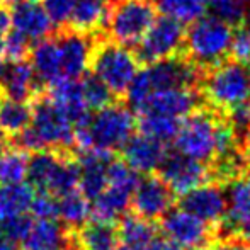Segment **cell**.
<instances>
[{"instance_id": "obj_1", "label": "cell", "mask_w": 250, "mask_h": 250, "mask_svg": "<svg viewBox=\"0 0 250 250\" xmlns=\"http://www.w3.org/2000/svg\"><path fill=\"white\" fill-rule=\"evenodd\" d=\"M135 116L128 107L107 104L97 109L94 116L75 125V143L80 150L99 148L104 151L119 150L126 145L135 131Z\"/></svg>"}, {"instance_id": "obj_2", "label": "cell", "mask_w": 250, "mask_h": 250, "mask_svg": "<svg viewBox=\"0 0 250 250\" xmlns=\"http://www.w3.org/2000/svg\"><path fill=\"white\" fill-rule=\"evenodd\" d=\"M19 135L24 150L41 151L56 146H70L75 142V125L51 97H43L34 104L29 126Z\"/></svg>"}, {"instance_id": "obj_3", "label": "cell", "mask_w": 250, "mask_h": 250, "mask_svg": "<svg viewBox=\"0 0 250 250\" xmlns=\"http://www.w3.org/2000/svg\"><path fill=\"white\" fill-rule=\"evenodd\" d=\"M199 80V70L196 63L189 60L172 56L167 60L148 63L145 70L136 73L135 80L129 85L128 102L133 109L145 99L148 94L162 89L174 87H194Z\"/></svg>"}, {"instance_id": "obj_4", "label": "cell", "mask_w": 250, "mask_h": 250, "mask_svg": "<svg viewBox=\"0 0 250 250\" xmlns=\"http://www.w3.org/2000/svg\"><path fill=\"white\" fill-rule=\"evenodd\" d=\"M233 29L231 24L220 19L218 16H201L191 22V27L186 31L188 53L196 65L214 66L223 62L230 53Z\"/></svg>"}, {"instance_id": "obj_5", "label": "cell", "mask_w": 250, "mask_h": 250, "mask_svg": "<svg viewBox=\"0 0 250 250\" xmlns=\"http://www.w3.org/2000/svg\"><path fill=\"white\" fill-rule=\"evenodd\" d=\"M204 99L218 109L250 102V66L244 62H220L203 80Z\"/></svg>"}, {"instance_id": "obj_6", "label": "cell", "mask_w": 250, "mask_h": 250, "mask_svg": "<svg viewBox=\"0 0 250 250\" xmlns=\"http://www.w3.org/2000/svg\"><path fill=\"white\" fill-rule=\"evenodd\" d=\"M157 19V3L153 0H114L107 10L105 27L112 41L133 46L142 41Z\"/></svg>"}, {"instance_id": "obj_7", "label": "cell", "mask_w": 250, "mask_h": 250, "mask_svg": "<svg viewBox=\"0 0 250 250\" xmlns=\"http://www.w3.org/2000/svg\"><path fill=\"white\" fill-rule=\"evenodd\" d=\"M90 65H92L94 77H97L111 90L112 96L114 94L121 96L128 92L136 73L140 72V60L136 53L116 41L102 43L101 46L94 48Z\"/></svg>"}, {"instance_id": "obj_8", "label": "cell", "mask_w": 250, "mask_h": 250, "mask_svg": "<svg viewBox=\"0 0 250 250\" xmlns=\"http://www.w3.org/2000/svg\"><path fill=\"white\" fill-rule=\"evenodd\" d=\"M136 186V170H133L126 162L111 160L107 165V186L97 198H94L92 216L97 221L112 223L126 211Z\"/></svg>"}, {"instance_id": "obj_9", "label": "cell", "mask_w": 250, "mask_h": 250, "mask_svg": "<svg viewBox=\"0 0 250 250\" xmlns=\"http://www.w3.org/2000/svg\"><path fill=\"white\" fill-rule=\"evenodd\" d=\"M27 177L40 191L51 192L58 198L79 188L80 165L51 151L41 150L29 158Z\"/></svg>"}, {"instance_id": "obj_10", "label": "cell", "mask_w": 250, "mask_h": 250, "mask_svg": "<svg viewBox=\"0 0 250 250\" xmlns=\"http://www.w3.org/2000/svg\"><path fill=\"white\" fill-rule=\"evenodd\" d=\"M220 119L208 111H192L179 126L175 148L186 157L208 162L216 157V135Z\"/></svg>"}, {"instance_id": "obj_11", "label": "cell", "mask_w": 250, "mask_h": 250, "mask_svg": "<svg viewBox=\"0 0 250 250\" xmlns=\"http://www.w3.org/2000/svg\"><path fill=\"white\" fill-rule=\"evenodd\" d=\"M186 43L184 24L174 17L164 16L155 19L146 34L138 43L136 56L143 63H155L177 56Z\"/></svg>"}, {"instance_id": "obj_12", "label": "cell", "mask_w": 250, "mask_h": 250, "mask_svg": "<svg viewBox=\"0 0 250 250\" xmlns=\"http://www.w3.org/2000/svg\"><path fill=\"white\" fill-rule=\"evenodd\" d=\"M162 230L182 250H203L211 242V230L206 221L184 208L167 211L162 220Z\"/></svg>"}, {"instance_id": "obj_13", "label": "cell", "mask_w": 250, "mask_h": 250, "mask_svg": "<svg viewBox=\"0 0 250 250\" xmlns=\"http://www.w3.org/2000/svg\"><path fill=\"white\" fill-rule=\"evenodd\" d=\"M160 179L172 189V192L184 196L211 177V172L201 160L186 157L182 153L167 155L160 165Z\"/></svg>"}, {"instance_id": "obj_14", "label": "cell", "mask_w": 250, "mask_h": 250, "mask_svg": "<svg viewBox=\"0 0 250 250\" xmlns=\"http://www.w3.org/2000/svg\"><path fill=\"white\" fill-rule=\"evenodd\" d=\"M199 97L192 87H174V89H162L148 94L135 111L138 112H160L172 118L182 119L189 116L198 107Z\"/></svg>"}, {"instance_id": "obj_15", "label": "cell", "mask_w": 250, "mask_h": 250, "mask_svg": "<svg viewBox=\"0 0 250 250\" xmlns=\"http://www.w3.org/2000/svg\"><path fill=\"white\" fill-rule=\"evenodd\" d=\"M60 55H62L63 75L66 79H80L85 75L94 55V41L87 33L73 31L58 38Z\"/></svg>"}, {"instance_id": "obj_16", "label": "cell", "mask_w": 250, "mask_h": 250, "mask_svg": "<svg viewBox=\"0 0 250 250\" xmlns=\"http://www.w3.org/2000/svg\"><path fill=\"white\" fill-rule=\"evenodd\" d=\"M133 209L138 216L157 220L164 216L172 206V189L158 177H146L138 181L133 192Z\"/></svg>"}, {"instance_id": "obj_17", "label": "cell", "mask_w": 250, "mask_h": 250, "mask_svg": "<svg viewBox=\"0 0 250 250\" xmlns=\"http://www.w3.org/2000/svg\"><path fill=\"white\" fill-rule=\"evenodd\" d=\"M182 208L196 214L206 223H218L227 214V194L216 184H201L186 192L181 201Z\"/></svg>"}, {"instance_id": "obj_18", "label": "cell", "mask_w": 250, "mask_h": 250, "mask_svg": "<svg viewBox=\"0 0 250 250\" xmlns=\"http://www.w3.org/2000/svg\"><path fill=\"white\" fill-rule=\"evenodd\" d=\"M10 22L14 29L24 34L31 43L46 40L55 26L44 5H40L36 0H22L21 3L14 5Z\"/></svg>"}, {"instance_id": "obj_19", "label": "cell", "mask_w": 250, "mask_h": 250, "mask_svg": "<svg viewBox=\"0 0 250 250\" xmlns=\"http://www.w3.org/2000/svg\"><path fill=\"white\" fill-rule=\"evenodd\" d=\"M123 157L133 170L150 174L160 168L162 162L167 157V148L164 142L142 133L138 136H131L126 142L123 146Z\"/></svg>"}, {"instance_id": "obj_20", "label": "cell", "mask_w": 250, "mask_h": 250, "mask_svg": "<svg viewBox=\"0 0 250 250\" xmlns=\"http://www.w3.org/2000/svg\"><path fill=\"white\" fill-rule=\"evenodd\" d=\"M19 245L21 250H70V238L55 218H36L29 221Z\"/></svg>"}, {"instance_id": "obj_21", "label": "cell", "mask_w": 250, "mask_h": 250, "mask_svg": "<svg viewBox=\"0 0 250 250\" xmlns=\"http://www.w3.org/2000/svg\"><path fill=\"white\" fill-rule=\"evenodd\" d=\"M111 160V151L99 148L82 150L79 188L89 199L97 198L107 186V165Z\"/></svg>"}, {"instance_id": "obj_22", "label": "cell", "mask_w": 250, "mask_h": 250, "mask_svg": "<svg viewBox=\"0 0 250 250\" xmlns=\"http://www.w3.org/2000/svg\"><path fill=\"white\" fill-rule=\"evenodd\" d=\"M31 65L36 73L38 82L51 83L58 82L63 79V65L62 55H60V46L56 40H41L36 43V46L31 51Z\"/></svg>"}, {"instance_id": "obj_23", "label": "cell", "mask_w": 250, "mask_h": 250, "mask_svg": "<svg viewBox=\"0 0 250 250\" xmlns=\"http://www.w3.org/2000/svg\"><path fill=\"white\" fill-rule=\"evenodd\" d=\"M51 99L56 105L66 112L73 125L85 119L89 116V107L83 101L82 85L79 79H60L58 82L51 83Z\"/></svg>"}, {"instance_id": "obj_24", "label": "cell", "mask_w": 250, "mask_h": 250, "mask_svg": "<svg viewBox=\"0 0 250 250\" xmlns=\"http://www.w3.org/2000/svg\"><path fill=\"white\" fill-rule=\"evenodd\" d=\"M38 83L36 73L33 70V65L24 60L10 62V65L5 66L2 79V89L7 94V97L12 99L26 101L34 92V87Z\"/></svg>"}, {"instance_id": "obj_25", "label": "cell", "mask_w": 250, "mask_h": 250, "mask_svg": "<svg viewBox=\"0 0 250 250\" xmlns=\"http://www.w3.org/2000/svg\"><path fill=\"white\" fill-rule=\"evenodd\" d=\"M105 17H107L105 0H77L68 24L75 31L90 33L105 22Z\"/></svg>"}, {"instance_id": "obj_26", "label": "cell", "mask_w": 250, "mask_h": 250, "mask_svg": "<svg viewBox=\"0 0 250 250\" xmlns=\"http://www.w3.org/2000/svg\"><path fill=\"white\" fill-rule=\"evenodd\" d=\"M92 214L90 199L79 189L58 196V216L68 227H83Z\"/></svg>"}, {"instance_id": "obj_27", "label": "cell", "mask_w": 250, "mask_h": 250, "mask_svg": "<svg viewBox=\"0 0 250 250\" xmlns=\"http://www.w3.org/2000/svg\"><path fill=\"white\" fill-rule=\"evenodd\" d=\"M118 240V231L114 227L97 220L90 225H83L79 233V245L82 250H116Z\"/></svg>"}, {"instance_id": "obj_28", "label": "cell", "mask_w": 250, "mask_h": 250, "mask_svg": "<svg viewBox=\"0 0 250 250\" xmlns=\"http://www.w3.org/2000/svg\"><path fill=\"white\" fill-rule=\"evenodd\" d=\"M33 107L26 104V101L7 99L0 101V128L10 135H19L29 126Z\"/></svg>"}, {"instance_id": "obj_29", "label": "cell", "mask_w": 250, "mask_h": 250, "mask_svg": "<svg viewBox=\"0 0 250 250\" xmlns=\"http://www.w3.org/2000/svg\"><path fill=\"white\" fill-rule=\"evenodd\" d=\"M155 237V228L151 227L150 220L138 214H128L121 218L119 223L118 238L125 245H135V247H146L150 240Z\"/></svg>"}, {"instance_id": "obj_30", "label": "cell", "mask_w": 250, "mask_h": 250, "mask_svg": "<svg viewBox=\"0 0 250 250\" xmlns=\"http://www.w3.org/2000/svg\"><path fill=\"white\" fill-rule=\"evenodd\" d=\"M140 129L143 135H148L160 142L174 140L181 126V119L172 118L160 112H140Z\"/></svg>"}, {"instance_id": "obj_31", "label": "cell", "mask_w": 250, "mask_h": 250, "mask_svg": "<svg viewBox=\"0 0 250 250\" xmlns=\"http://www.w3.org/2000/svg\"><path fill=\"white\" fill-rule=\"evenodd\" d=\"M29 158L22 150H3L0 153V184L3 188L24 182L27 177Z\"/></svg>"}, {"instance_id": "obj_32", "label": "cell", "mask_w": 250, "mask_h": 250, "mask_svg": "<svg viewBox=\"0 0 250 250\" xmlns=\"http://www.w3.org/2000/svg\"><path fill=\"white\" fill-rule=\"evenodd\" d=\"M34 196H36L34 189L24 182L3 189L0 192V204H2L7 220L14 216H22L27 211H31Z\"/></svg>"}, {"instance_id": "obj_33", "label": "cell", "mask_w": 250, "mask_h": 250, "mask_svg": "<svg viewBox=\"0 0 250 250\" xmlns=\"http://www.w3.org/2000/svg\"><path fill=\"white\" fill-rule=\"evenodd\" d=\"M155 3L165 16L186 24L203 16L208 0H155Z\"/></svg>"}, {"instance_id": "obj_34", "label": "cell", "mask_w": 250, "mask_h": 250, "mask_svg": "<svg viewBox=\"0 0 250 250\" xmlns=\"http://www.w3.org/2000/svg\"><path fill=\"white\" fill-rule=\"evenodd\" d=\"M80 85H82V94H83V101H85L87 107L94 109H102L107 104H111L112 99V92L101 82L97 77H83L80 80Z\"/></svg>"}, {"instance_id": "obj_35", "label": "cell", "mask_w": 250, "mask_h": 250, "mask_svg": "<svg viewBox=\"0 0 250 250\" xmlns=\"http://www.w3.org/2000/svg\"><path fill=\"white\" fill-rule=\"evenodd\" d=\"M208 3L214 16L230 24H237L244 21L250 0H209Z\"/></svg>"}, {"instance_id": "obj_36", "label": "cell", "mask_w": 250, "mask_h": 250, "mask_svg": "<svg viewBox=\"0 0 250 250\" xmlns=\"http://www.w3.org/2000/svg\"><path fill=\"white\" fill-rule=\"evenodd\" d=\"M31 41L27 40L24 34H21L19 31L12 29L7 31V34L3 36L2 43V53L5 55V58H9L10 62H16V60H22L24 55L29 51Z\"/></svg>"}, {"instance_id": "obj_37", "label": "cell", "mask_w": 250, "mask_h": 250, "mask_svg": "<svg viewBox=\"0 0 250 250\" xmlns=\"http://www.w3.org/2000/svg\"><path fill=\"white\" fill-rule=\"evenodd\" d=\"M225 223L228 230L235 231L242 242L250 245V204L237 213L225 214Z\"/></svg>"}, {"instance_id": "obj_38", "label": "cell", "mask_w": 250, "mask_h": 250, "mask_svg": "<svg viewBox=\"0 0 250 250\" xmlns=\"http://www.w3.org/2000/svg\"><path fill=\"white\" fill-rule=\"evenodd\" d=\"M75 2L77 0H44V9L55 26H63L70 22Z\"/></svg>"}, {"instance_id": "obj_39", "label": "cell", "mask_w": 250, "mask_h": 250, "mask_svg": "<svg viewBox=\"0 0 250 250\" xmlns=\"http://www.w3.org/2000/svg\"><path fill=\"white\" fill-rule=\"evenodd\" d=\"M31 211L36 218H56L58 216V199L51 192L41 191L34 196Z\"/></svg>"}, {"instance_id": "obj_40", "label": "cell", "mask_w": 250, "mask_h": 250, "mask_svg": "<svg viewBox=\"0 0 250 250\" xmlns=\"http://www.w3.org/2000/svg\"><path fill=\"white\" fill-rule=\"evenodd\" d=\"M228 121L237 135H247L250 128V102L228 109Z\"/></svg>"}, {"instance_id": "obj_41", "label": "cell", "mask_w": 250, "mask_h": 250, "mask_svg": "<svg viewBox=\"0 0 250 250\" xmlns=\"http://www.w3.org/2000/svg\"><path fill=\"white\" fill-rule=\"evenodd\" d=\"M230 55L237 62H249L250 60V34L245 29L233 33L230 44Z\"/></svg>"}, {"instance_id": "obj_42", "label": "cell", "mask_w": 250, "mask_h": 250, "mask_svg": "<svg viewBox=\"0 0 250 250\" xmlns=\"http://www.w3.org/2000/svg\"><path fill=\"white\" fill-rule=\"evenodd\" d=\"M145 250H182L177 244L170 240V238H157L153 237L150 244L146 245Z\"/></svg>"}, {"instance_id": "obj_43", "label": "cell", "mask_w": 250, "mask_h": 250, "mask_svg": "<svg viewBox=\"0 0 250 250\" xmlns=\"http://www.w3.org/2000/svg\"><path fill=\"white\" fill-rule=\"evenodd\" d=\"M12 22H10V14L7 12L3 7H0V53H2V43H3V36L7 34V31L10 29Z\"/></svg>"}, {"instance_id": "obj_44", "label": "cell", "mask_w": 250, "mask_h": 250, "mask_svg": "<svg viewBox=\"0 0 250 250\" xmlns=\"http://www.w3.org/2000/svg\"><path fill=\"white\" fill-rule=\"evenodd\" d=\"M7 146V138H5V131H3L2 128H0V153H2L3 150H5Z\"/></svg>"}, {"instance_id": "obj_45", "label": "cell", "mask_w": 250, "mask_h": 250, "mask_svg": "<svg viewBox=\"0 0 250 250\" xmlns=\"http://www.w3.org/2000/svg\"><path fill=\"white\" fill-rule=\"evenodd\" d=\"M0 250H16V249H14L10 240H2V238H0Z\"/></svg>"}, {"instance_id": "obj_46", "label": "cell", "mask_w": 250, "mask_h": 250, "mask_svg": "<svg viewBox=\"0 0 250 250\" xmlns=\"http://www.w3.org/2000/svg\"><path fill=\"white\" fill-rule=\"evenodd\" d=\"M203 250H231V249L223 244H218V245H208V247H204Z\"/></svg>"}, {"instance_id": "obj_47", "label": "cell", "mask_w": 250, "mask_h": 250, "mask_svg": "<svg viewBox=\"0 0 250 250\" xmlns=\"http://www.w3.org/2000/svg\"><path fill=\"white\" fill-rule=\"evenodd\" d=\"M244 29L250 34V10H247V14L244 17Z\"/></svg>"}, {"instance_id": "obj_48", "label": "cell", "mask_w": 250, "mask_h": 250, "mask_svg": "<svg viewBox=\"0 0 250 250\" xmlns=\"http://www.w3.org/2000/svg\"><path fill=\"white\" fill-rule=\"evenodd\" d=\"M116 250H145V247H135V245H125V244H121Z\"/></svg>"}, {"instance_id": "obj_49", "label": "cell", "mask_w": 250, "mask_h": 250, "mask_svg": "<svg viewBox=\"0 0 250 250\" xmlns=\"http://www.w3.org/2000/svg\"><path fill=\"white\" fill-rule=\"evenodd\" d=\"M5 221H7V216H5V213H3L2 204H0V231H2L3 225H5Z\"/></svg>"}, {"instance_id": "obj_50", "label": "cell", "mask_w": 250, "mask_h": 250, "mask_svg": "<svg viewBox=\"0 0 250 250\" xmlns=\"http://www.w3.org/2000/svg\"><path fill=\"white\" fill-rule=\"evenodd\" d=\"M231 250H250V245L245 244V242H242V244H237L233 245V247H230Z\"/></svg>"}, {"instance_id": "obj_51", "label": "cell", "mask_w": 250, "mask_h": 250, "mask_svg": "<svg viewBox=\"0 0 250 250\" xmlns=\"http://www.w3.org/2000/svg\"><path fill=\"white\" fill-rule=\"evenodd\" d=\"M5 63H3L2 56H0V83H2V79H3V72H5Z\"/></svg>"}, {"instance_id": "obj_52", "label": "cell", "mask_w": 250, "mask_h": 250, "mask_svg": "<svg viewBox=\"0 0 250 250\" xmlns=\"http://www.w3.org/2000/svg\"><path fill=\"white\" fill-rule=\"evenodd\" d=\"M22 2V0H3V3H5V5H17V3H21Z\"/></svg>"}, {"instance_id": "obj_53", "label": "cell", "mask_w": 250, "mask_h": 250, "mask_svg": "<svg viewBox=\"0 0 250 250\" xmlns=\"http://www.w3.org/2000/svg\"><path fill=\"white\" fill-rule=\"evenodd\" d=\"M247 135H249V138H250V128H249V133H247Z\"/></svg>"}, {"instance_id": "obj_54", "label": "cell", "mask_w": 250, "mask_h": 250, "mask_svg": "<svg viewBox=\"0 0 250 250\" xmlns=\"http://www.w3.org/2000/svg\"><path fill=\"white\" fill-rule=\"evenodd\" d=\"M208 2H209V0H208Z\"/></svg>"}, {"instance_id": "obj_55", "label": "cell", "mask_w": 250, "mask_h": 250, "mask_svg": "<svg viewBox=\"0 0 250 250\" xmlns=\"http://www.w3.org/2000/svg\"><path fill=\"white\" fill-rule=\"evenodd\" d=\"M249 62H250V60H249Z\"/></svg>"}]
</instances>
